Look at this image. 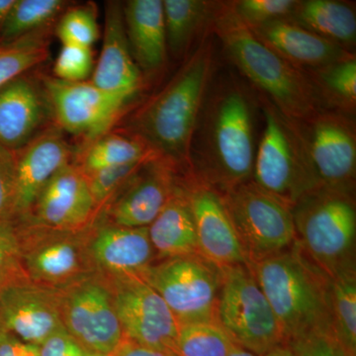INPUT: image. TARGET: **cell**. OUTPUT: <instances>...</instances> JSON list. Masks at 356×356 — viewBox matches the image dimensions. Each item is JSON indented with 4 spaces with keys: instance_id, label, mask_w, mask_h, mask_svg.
I'll return each mask as SVG.
<instances>
[{
    "instance_id": "35",
    "label": "cell",
    "mask_w": 356,
    "mask_h": 356,
    "mask_svg": "<svg viewBox=\"0 0 356 356\" xmlns=\"http://www.w3.org/2000/svg\"><path fill=\"white\" fill-rule=\"evenodd\" d=\"M57 36L63 44L91 48L99 37L95 10L90 6L70 9L58 22Z\"/></svg>"
},
{
    "instance_id": "17",
    "label": "cell",
    "mask_w": 356,
    "mask_h": 356,
    "mask_svg": "<svg viewBox=\"0 0 356 356\" xmlns=\"http://www.w3.org/2000/svg\"><path fill=\"white\" fill-rule=\"evenodd\" d=\"M180 170L163 156L147 161L111 203L108 213L112 224L128 228L149 227L179 186L184 175H178Z\"/></svg>"
},
{
    "instance_id": "19",
    "label": "cell",
    "mask_w": 356,
    "mask_h": 356,
    "mask_svg": "<svg viewBox=\"0 0 356 356\" xmlns=\"http://www.w3.org/2000/svg\"><path fill=\"white\" fill-rule=\"evenodd\" d=\"M16 153V186L13 221L25 222L51 177L69 165L70 147L58 130L44 131Z\"/></svg>"
},
{
    "instance_id": "21",
    "label": "cell",
    "mask_w": 356,
    "mask_h": 356,
    "mask_svg": "<svg viewBox=\"0 0 356 356\" xmlns=\"http://www.w3.org/2000/svg\"><path fill=\"white\" fill-rule=\"evenodd\" d=\"M44 91L25 76L0 89V146L17 153L38 137L48 112Z\"/></svg>"
},
{
    "instance_id": "15",
    "label": "cell",
    "mask_w": 356,
    "mask_h": 356,
    "mask_svg": "<svg viewBox=\"0 0 356 356\" xmlns=\"http://www.w3.org/2000/svg\"><path fill=\"white\" fill-rule=\"evenodd\" d=\"M184 187L197 233L199 252L220 268L248 264L222 193L193 172H186Z\"/></svg>"
},
{
    "instance_id": "47",
    "label": "cell",
    "mask_w": 356,
    "mask_h": 356,
    "mask_svg": "<svg viewBox=\"0 0 356 356\" xmlns=\"http://www.w3.org/2000/svg\"><path fill=\"white\" fill-rule=\"evenodd\" d=\"M344 356H356V355H351L350 353H344Z\"/></svg>"
},
{
    "instance_id": "14",
    "label": "cell",
    "mask_w": 356,
    "mask_h": 356,
    "mask_svg": "<svg viewBox=\"0 0 356 356\" xmlns=\"http://www.w3.org/2000/svg\"><path fill=\"white\" fill-rule=\"evenodd\" d=\"M44 91L58 125L90 143L108 133L131 102L127 96L97 88L90 81L44 79Z\"/></svg>"
},
{
    "instance_id": "20",
    "label": "cell",
    "mask_w": 356,
    "mask_h": 356,
    "mask_svg": "<svg viewBox=\"0 0 356 356\" xmlns=\"http://www.w3.org/2000/svg\"><path fill=\"white\" fill-rule=\"evenodd\" d=\"M90 83L103 90L131 99L144 86V74L136 64L129 46L121 2L106 3L102 53Z\"/></svg>"
},
{
    "instance_id": "4",
    "label": "cell",
    "mask_w": 356,
    "mask_h": 356,
    "mask_svg": "<svg viewBox=\"0 0 356 356\" xmlns=\"http://www.w3.org/2000/svg\"><path fill=\"white\" fill-rule=\"evenodd\" d=\"M211 28L236 69L286 118L305 120L324 110L308 74L262 43L231 2H217Z\"/></svg>"
},
{
    "instance_id": "11",
    "label": "cell",
    "mask_w": 356,
    "mask_h": 356,
    "mask_svg": "<svg viewBox=\"0 0 356 356\" xmlns=\"http://www.w3.org/2000/svg\"><path fill=\"white\" fill-rule=\"evenodd\" d=\"M60 309L65 331L95 355H111L124 339L109 281L102 273L60 290Z\"/></svg>"
},
{
    "instance_id": "10",
    "label": "cell",
    "mask_w": 356,
    "mask_h": 356,
    "mask_svg": "<svg viewBox=\"0 0 356 356\" xmlns=\"http://www.w3.org/2000/svg\"><path fill=\"white\" fill-rule=\"evenodd\" d=\"M248 264L286 250L296 242L292 207L250 179L222 192Z\"/></svg>"
},
{
    "instance_id": "46",
    "label": "cell",
    "mask_w": 356,
    "mask_h": 356,
    "mask_svg": "<svg viewBox=\"0 0 356 356\" xmlns=\"http://www.w3.org/2000/svg\"><path fill=\"white\" fill-rule=\"evenodd\" d=\"M228 356H259L252 353V351L245 350L242 346H238L235 343L232 346Z\"/></svg>"
},
{
    "instance_id": "37",
    "label": "cell",
    "mask_w": 356,
    "mask_h": 356,
    "mask_svg": "<svg viewBox=\"0 0 356 356\" xmlns=\"http://www.w3.org/2000/svg\"><path fill=\"white\" fill-rule=\"evenodd\" d=\"M232 6L250 27L271 21L291 17L298 1L295 0H238L231 1Z\"/></svg>"
},
{
    "instance_id": "27",
    "label": "cell",
    "mask_w": 356,
    "mask_h": 356,
    "mask_svg": "<svg viewBox=\"0 0 356 356\" xmlns=\"http://www.w3.org/2000/svg\"><path fill=\"white\" fill-rule=\"evenodd\" d=\"M168 51L182 58L207 28L212 27L217 2L204 0H163Z\"/></svg>"
},
{
    "instance_id": "9",
    "label": "cell",
    "mask_w": 356,
    "mask_h": 356,
    "mask_svg": "<svg viewBox=\"0 0 356 356\" xmlns=\"http://www.w3.org/2000/svg\"><path fill=\"white\" fill-rule=\"evenodd\" d=\"M140 277L163 299L179 325L217 324L222 270L202 255L153 262Z\"/></svg>"
},
{
    "instance_id": "45",
    "label": "cell",
    "mask_w": 356,
    "mask_h": 356,
    "mask_svg": "<svg viewBox=\"0 0 356 356\" xmlns=\"http://www.w3.org/2000/svg\"><path fill=\"white\" fill-rule=\"evenodd\" d=\"M14 1L15 0H0V29H1L4 21H6L7 14L13 7Z\"/></svg>"
},
{
    "instance_id": "16",
    "label": "cell",
    "mask_w": 356,
    "mask_h": 356,
    "mask_svg": "<svg viewBox=\"0 0 356 356\" xmlns=\"http://www.w3.org/2000/svg\"><path fill=\"white\" fill-rule=\"evenodd\" d=\"M0 329L37 346L56 332L64 331L60 290L42 286L29 280L2 290Z\"/></svg>"
},
{
    "instance_id": "29",
    "label": "cell",
    "mask_w": 356,
    "mask_h": 356,
    "mask_svg": "<svg viewBox=\"0 0 356 356\" xmlns=\"http://www.w3.org/2000/svg\"><path fill=\"white\" fill-rule=\"evenodd\" d=\"M323 103L343 113L353 114L356 106V58L355 53L320 69L307 72Z\"/></svg>"
},
{
    "instance_id": "1",
    "label": "cell",
    "mask_w": 356,
    "mask_h": 356,
    "mask_svg": "<svg viewBox=\"0 0 356 356\" xmlns=\"http://www.w3.org/2000/svg\"><path fill=\"white\" fill-rule=\"evenodd\" d=\"M254 115L250 95L234 79L208 88L192 140V172L221 193L252 178Z\"/></svg>"
},
{
    "instance_id": "22",
    "label": "cell",
    "mask_w": 356,
    "mask_h": 356,
    "mask_svg": "<svg viewBox=\"0 0 356 356\" xmlns=\"http://www.w3.org/2000/svg\"><path fill=\"white\" fill-rule=\"evenodd\" d=\"M90 252L96 270L106 277L140 276L156 257L147 227H95Z\"/></svg>"
},
{
    "instance_id": "12",
    "label": "cell",
    "mask_w": 356,
    "mask_h": 356,
    "mask_svg": "<svg viewBox=\"0 0 356 356\" xmlns=\"http://www.w3.org/2000/svg\"><path fill=\"white\" fill-rule=\"evenodd\" d=\"M294 122L318 186L353 191L355 122L343 112L325 109L305 120Z\"/></svg>"
},
{
    "instance_id": "30",
    "label": "cell",
    "mask_w": 356,
    "mask_h": 356,
    "mask_svg": "<svg viewBox=\"0 0 356 356\" xmlns=\"http://www.w3.org/2000/svg\"><path fill=\"white\" fill-rule=\"evenodd\" d=\"M63 0H15L0 29V44L42 31L64 9Z\"/></svg>"
},
{
    "instance_id": "5",
    "label": "cell",
    "mask_w": 356,
    "mask_h": 356,
    "mask_svg": "<svg viewBox=\"0 0 356 356\" xmlns=\"http://www.w3.org/2000/svg\"><path fill=\"white\" fill-rule=\"evenodd\" d=\"M297 243L332 278L355 267L353 191L320 186L292 207Z\"/></svg>"
},
{
    "instance_id": "44",
    "label": "cell",
    "mask_w": 356,
    "mask_h": 356,
    "mask_svg": "<svg viewBox=\"0 0 356 356\" xmlns=\"http://www.w3.org/2000/svg\"><path fill=\"white\" fill-rule=\"evenodd\" d=\"M262 356H296L294 351L291 350L289 346L286 343L281 344V346H276L273 350L267 351L266 355Z\"/></svg>"
},
{
    "instance_id": "2",
    "label": "cell",
    "mask_w": 356,
    "mask_h": 356,
    "mask_svg": "<svg viewBox=\"0 0 356 356\" xmlns=\"http://www.w3.org/2000/svg\"><path fill=\"white\" fill-rule=\"evenodd\" d=\"M207 36L131 121L133 134L184 172H192V140L214 70L213 42Z\"/></svg>"
},
{
    "instance_id": "18",
    "label": "cell",
    "mask_w": 356,
    "mask_h": 356,
    "mask_svg": "<svg viewBox=\"0 0 356 356\" xmlns=\"http://www.w3.org/2000/svg\"><path fill=\"white\" fill-rule=\"evenodd\" d=\"M97 213L86 175L79 166L70 163L46 184L31 217L25 222L47 228L81 231L92 225Z\"/></svg>"
},
{
    "instance_id": "43",
    "label": "cell",
    "mask_w": 356,
    "mask_h": 356,
    "mask_svg": "<svg viewBox=\"0 0 356 356\" xmlns=\"http://www.w3.org/2000/svg\"><path fill=\"white\" fill-rule=\"evenodd\" d=\"M112 356H175L173 353H165L153 348H146L133 343L124 337L120 346L116 348Z\"/></svg>"
},
{
    "instance_id": "28",
    "label": "cell",
    "mask_w": 356,
    "mask_h": 356,
    "mask_svg": "<svg viewBox=\"0 0 356 356\" xmlns=\"http://www.w3.org/2000/svg\"><path fill=\"white\" fill-rule=\"evenodd\" d=\"M159 156L139 136L110 134L88 143L79 168L89 175L112 166L144 163Z\"/></svg>"
},
{
    "instance_id": "26",
    "label": "cell",
    "mask_w": 356,
    "mask_h": 356,
    "mask_svg": "<svg viewBox=\"0 0 356 356\" xmlns=\"http://www.w3.org/2000/svg\"><path fill=\"white\" fill-rule=\"evenodd\" d=\"M297 24L346 49L355 44V9L337 0L298 1L291 15Z\"/></svg>"
},
{
    "instance_id": "8",
    "label": "cell",
    "mask_w": 356,
    "mask_h": 356,
    "mask_svg": "<svg viewBox=\"0 0 356 356\" xmlns=\"http://www.w3.org/2000/svg\"><path fill=\"white\" fill-rule=\"evenodd\" d=\"M28 280L63 290L96 273L90 243L93 229L65 231L34 222H15Z\"/></svg>"
},
{
    "instance_id": "25",
    "label": "cell",
    "mask_w": 356,
    "mask_h": 356,
    "mask_svg": "<svg viewBox=\"0 0 356 356\" xmlns=\"http://www.w3.org/2000/svg\"><path fill=\"white\" fill-rule=\"evenodd\" d=\"M184 177L172 197L147 227L154 254L161 261L200 254L195 222L185 193Z\"/></svg>"
},
{
    "instance_id": "3",
    "label": "cell",
    "mask_w": 356,
    "mask_h": 356,
    "mask_svg": "<svg viewBox=\"0 0 356 356\" xmlns=\"http://www.w3.org/2000/svg\"><path fill=\"white\" fill-rule=\"evenodd\" d=\"M248 266L275 314L285 343L309 334L334 336L332 278L297 241L288 250Z\"/></svg>"
},
{
    "instance_id": "13",
    "label": "cell",
    "mask_w": 356,
    "mask_h": 356,
    "mask_svg": "<svg viewBox=\"0 0 356 356\" xmlns=\"http://www.w3.org/2000/svg\"><path fill=\"white\" fill-rule=\"evenodd\" d=\"M106 278L124 337L175 355L180 325L158 293L140 276Z\"/></svg>"
},
{
    "instance_id": "6",
    "label": "cell",
    "mask_w": 356,
    "mask_h": 356,
    "mask_svg": "<svg viewBox=\"0 0 356 356\" xmlns=\"http://www.w3.org/2000/svg\"><path fill=\"white\" fill-rule=\"evenodd\" d=\"M262 100L264 133L254 156L252 180L293 207L318 184L295 122Z\"/></svg>"
},
{
    "instance_id": "23",
    "label": "cell",
    "mask_w": 356,
    "mask_h": 356,
    "mask_svg": "<svg viewBox=\"0 0 356 356\" xmlns=\"http://www.w3.org/2000/svg\"><path fill=\"white\" fill-rule=\"evenodd\" d=\"M250 28L262 43L304 72L320 69L353 54L309 31L291 18Z\"/></svg>"
},
{
    "instance_id": "48",
    "label": "cell",
    "mask_w": 356,
    "mask_h": 356,
    "mask_svg": "<svg viewBox=\"0 0 356 356\" xmlns=\"http://www.w3.org/2000/svg\"><path fill=\"white\" fill-rule=\"evenodd\" d=\"M108 356H112V355H108Z\"/></svg>"
},
{
    "instance_id": "31",
    "label": "cell",
    "mask_w": 356,
    "mask_h": 356,
    "mask_svg": "<svg viewBox=\"0 0 356 356\" xmlns=\"http://www.w3.org/2000/svg\"><path fill=\"white\" fill-rule=\"evenodd\" d=\"M334 334L346 353L356 355V269L332 278Z\"/></svg>"
},
{
    "instance_id": "7",
    "label": "cell",
    "mask_w": 356,
    "mask_h": 356,
    "mask_svg": "<svg viewBox=\"0 0 356 356\" xmlns=\"http://www.w3.org/2000/svg\"><path fill=\"white\" fill-rule=\"evenodd\" d=\"M221 270L216 323L229 339L259 356L285 343L275 314L248 264Z\"/></svg>"
},
{
    "instance_id": "41",
    "label": "cell",
    "mask_w": 356,
    "mask_h": 356,
    "mask_svg": "<svg viewBox=\"0 0 356 356\" xmlns=\"http://www.w3.org/2000/svg\"><path fill=\"white\" fill-rule=\"evenodd\" d=\"M38 348L39 356H100L86 350L65 330L56 332Z\"/></svg>"
},
{
    "instance_id": "38",
    "label": "cell",
    "mask_w": 356,
    "mask_h": 356,
    "mask_svg": "<svg viewBox=\"0 0 356 356\" xmlns=\"http://www.w3.org/2000/svg\"><path fill=\"white\" fill-rule=\"evenodd\" d=\"M93 54L88 47L63 44L54 65L56 79L69 83L86 81L92 76Z\"/></svg>"
},
{
    "instance_id": "34",
    "label": "cell",
    "mask_w": 356,
    "mask_h": 356,
    "mask_svg": "<svg viewBox=\"0 0 356 356\" xmlns=\"http://www.w3.org/2000/svg\"><path fill=\"white\" fill-rule=\"evenodd\" d=\"M147 161L112 166L89 175H84L97 210L105 207V205L113 199V196L129 184L134 175L139 172Z\"/></svg>"
},
{
    "instance_id": "33",
    "label": "cell",
    "mask_w": 356,
    "mask_h": 356,
    "mask_svg": "<svg viewBox=\"0 0 356 356\" xmlns=\"http://www.w3.org/2000/svg\"><path fill=\"white\" fill-rule=\"evenodd\" d=\"M234 341L218 324L182 325L175 356H228Z\"/></svg>"
},
{
    "instance_id": "24",
    "label": "cell",
    "mask_w": 356,
    "mask_h": 356,
    "mask_svg": "<svg viewBox=\"0 0 356 356\" xmlns=\"http://www.w3.org/2000/svg\"><path fill=\"white\" fill-rule=\"evenodd\" d=\"M126 35L144 76L161 72L168 60L163 0H130L123 4Z\"/></svg>"
},
{
    "instance_id": "32",
    "label": "cell",
    "mask_w": 356,
    "mask_h": 356,
    "mask_svg": "<svg viewBox=\"0 0 356 356\" xmlns=\"http://www.w3.org/2000/svg\"><path fill=\"white\" fill-rule=\"evenodd\" d=\"M48 55V44L42 31L8 44H0V89L22 76Z\"/></svg>"
},
{
    "instance_id": "36",
    "label": "cell",
    "mask_w": 356,
    "mask_h": 356,
    "mask_svg": "<svg viewBox=\"0 0 356 356\" xmlns=\"http://www.w3.org/2000/svg\"><path fill=\"white\" fill-rule=\"evenodd\" d=\"M26 280L15 222L0 221V292Z\"/></svg>"
},
{
    "instance_id": "39",
    "label": "cell",
    "mask_w": 356,
    "mask_h": 356,
    "mask_svg": "<svg viewBox=\"0 0 356 356\" xmlns=\"http://www.w3.org/2000/svg\"><path fill=\"white\" fill-rule=\"evenodd\" d=\"M16 153L0 146V221H13Z\"/></svg>"
},
{
    "instance_id": "42",
    "label": "cell",
    "mask_w": 356,
    "mask_h": 356,
    "mask_svg": "<svg viewBox=\"0 0 356 356\" xmlns=\"http://www.w3.org/2000/svg\"><path fill=\"white\" fill-rule=\"evenodd\" d=\"M0 356H39V348L0 329Z\"/></svg>"
},
{
    "instance_id": "40",
    "label": "cell",
    "mask_w": 356,
    "mask_h": 356,
    "mask_svg": "<svg viewBox=\"0 0 356 356\" xmlns=\"http://www.w3.org/2000/svg\"><path fill=\"white\" fill-rule=\"evenodd\" d=\"M296 356H344L343 348L331 334H314L287 343Z\"/></svg>"
}]
</instances>
